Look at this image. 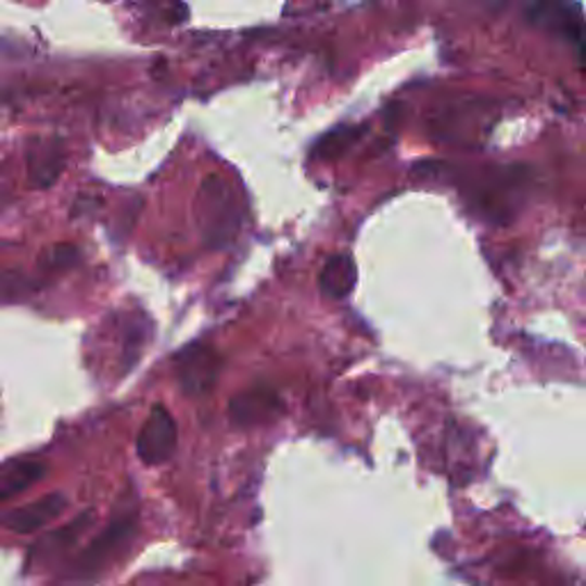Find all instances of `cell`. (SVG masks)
Instances as JSON below:
<instances>
[{
	"label": "cell",
	"instance_id": "1",
	"mask_svg": "<svg viewBox=\"0 0 586 586\" xmlns=\"http://www.w3.org/2000/svg\"><path fill=\"white\" fill-rule=\"evenodd\" d=\"M198 218L206 245L225 247L241 229L239 202L220 175H208L200 183Z\"/></svg>",
	"mask_w": 586,
	"mask_h": 586
},
{
	"label": "cell",
	"instance_id": "2",
	"mask_svg": "<svg viewBox=\"0 0 586 586\" xmlns=\"http://www.w3.org/2000/svg\"><path fill=\"white\" fill-rule=\"evenodd\" d=\"M133 534H136V513L127 511L117 515L111 525L99 536H94L90 546L76 557L72 571L67 573L69 582L97 579V575L109 566L111 559H115L124 548H127V543L133 538Z\"/></svg>",
	"mask_w": 586,
	"mask_h": 586
},
{
	"label": "cell",
	"instance_id": "3",
	"mask_svg": "<svg viewBox=\"0 0 586 586\" xmlns=\"http://www.w3.org/2000/svg\"><path fill=\"white\" fill-rule=\"evenodd\" d=\"M175 373L181 394L202 396L218 381L220 355L212 344L186 346L175 358Z\"/></svg>",
	"mask_w": 586,
	"mask_h": 586
},
{
	"label": "cell",
	"instance_id": "4",
	"mask_svg": "<svg viewBox=\"0 0 586 586\" xmlns=\"http://www.w3.org/2000/svg\"><path fill=\"white\" fill-rule=\"evenodd\" d=\"M177 449V424L173 412L163 404L152 406L138 433L136 451L144 466H163Z\"/></svg>",
	"mask_w": 586,
	"mask_h": 586
},
{
	"label": "cell",
	"instance_id": "5",
	"mask_svg": "<svg viewBox=\"0 0 586 586\" xmlns=\"http://www.w3.org/2000/svg\"><path fill=\"white\" fill-rule=\"evenodd\" d=\"M282 412V399L270 387H253L229 402V420L239 429L268 424Z\"/></svg>",
	"mask_w": 586,
	"mask_h": 586
},
{
	"label": "cell",
	"instance_id": "6",
	"mask_svg": "<svg viewBox=\"0 0 586 586\" xmlns=\"http://www.w3.org/2000/svg\"><path fill=\"white\" fill-rule=\"evenodd\" d=\"M67 505L69 501L62 493H49L44 497L30 501V505L26 507H16L8 511L3 518V525L12 534H33L44 525H49L51 520H55L62 511L67 509Z\"/></svg>",
	"mask_w": 586,
	"mask_h": 586
},
{
	"label": "cell",
	"instance_id": "7",
	"mask_svg": "<svg viewBox=\"0 0 586 586\" xmlns=\"http://www.w3.org/2000/svg\"><path fill=\"white\" fill-rule=\"evenodd\" d=\"M527 21L538 28L557 33L559 37L573 41V44H582L584 39V18L575 5L538 3L527 8Z\"/></svg>",
	"mask_w": 586,
	"mask_h": 586
},
{
	"label": "cell",
	"instance_id": "8",
	"mask_svg": "<svg viewBox=\"0 0 586 586\" xmlns=\"http://www.w3.org/2000/svg\"><path fill=\"white\" fill-rule=\"evenodd\" d=\"M355 284H358V266L351 255L340 253L326 259L319 273V291L326 298L344 301L351 296Z\"/></svg>",
	"mask_w": 586,
	"mask_h": 586
},
{
	"label": "cell",
	"instance_id": "9",
	"mask_svg": "<svg viewBox=\"0 0 586 586\" xmlns=\"http://www.w3.org/2000/svg\"><path fill=\"white\" fill-rule=\"evenodd\" d=\"M62 173V146L37 142L28 150V181L33 188H49Z\"/></svg>",
	"mask_w": 586,
	"mask_h": 586
},
{
	"label": "cell",
	"instance_id": "10",
	"mask_svg": "<svg viewBox=\"0 0 586 586\" xmlns=\"http://www.w3.org/2000/svg\"><path fill=\"white\" fill-rule=\"evenodd\" d=\"M47 474V466L39 463V460H12L0 472V499L10 501L12 497H16L18 493L28 491L30 486H35L37 481L44 479Z\"/></svg>",
	"mask_w": 586,
	"mask_h": 586
},
{
	"label": "cell",
	"instance_id": "11",
	"mask_svg": "<svg viewBox=\"0 0 586 586\" xmlns=\"http://www.w3.org/2000/svg\"><path fill=\"white\" fill-rule=\"evenodd\" d=\"M92 522H94V511L92 509L82 511L78 518H74L69 522V525L51 532L44 540H41V550H47L49 555H53V552H60V550L74 546V543L90 530Z\"/></svg>",
	"mask_w": 586,
	"mask_h": 586
},
{
	"label": "cell",
	"instance_id": "12",
	"mask_svg": "<svg viewBox=\"0 0 586 586\" xmlns=\"http://www.w3.org/2000/svg\"><path fill=\"white\" fill-rule=\"evenodd\" d=\"M362 129L358 127H342V129H334L332 133L323 136L317 144V150H314V156L317 158H334L340 156L348 144H353L355 140L360 138Z\"/></svg>",
	"mask_w": 586,
	"mask_h": 586
},
{
	"label": "cell",
	"instance_id": "13",
	"mask_svg": "<svg viewBox=\"0 0 586 586\" xmlns=\"http://www.w3.org/2000/svg\"><path fill=\"white\" fill-rule=\"evenodd\" d=\"M78 262V247L72 243H58L39 255V268L47 273H60Z\"/></svg>",
	"mask_w": 586,
	"mask_h": 586
}]
</instances>
